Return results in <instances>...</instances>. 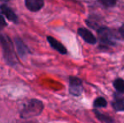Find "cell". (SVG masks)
Listing matches in <instances>:
<instances>
[{"label": "cell", "mask_w": 124, "mask_h": 123, "mask_svg": "<svg viewBox=\"0 0 124 123\" xmlns=\"http://www.w3.org/2000/svg\"><path fill=\"white\" fill-rule=\"evenodd\" d=\"M43 108H44V105H43L41 100H36V99L30 100L20 110V118L27 120V119L37 116L41 115Z\"/></svg>", "instance_id": "obj_1"}, {"label": "cell", "mask_w": 124, "mask_h": 123, "mask_svg": "<svg viewBox=\"0 0 124 123\" xmlns=\"http://www.w3.org/2000/svg\"><path fill=\"white\" fill-rule=\"evenodd\" d=\"M0 45L3 50V58L7 64L9 66H15L18 63V59L15 55L13 44L10 39L7 36L0 35Z\"/></svg>", "instance_id": "obj_2"}, {"label": "cell", "mask_w": 124, "mask_h": 123, "mask_svg": "<svg viewBox=\"0 0 124 123\" xmlns=\"http://www.w3.org/2000/svg\"><path fill=\"white\" fill-rule=\"evenodd\" d=\"M98 33L102 43L106 45H113L115 43V39L116 36H115V33L111 30L102 27L98 30Z\"/></svg>", "instance_id": "obj_3"}, {"label": "cell", "mask_w": 124, "mask_h": 123, "mask_svg": "<svg viewBox=\"0 0 124 123\" xmlns=\"http://www.w3.org/2000/svg\"><path fill=\"white\" fill-rule=\"evenodd\" d=\"M69 93L74 96H78L82 93L81 81L77 78L71 77L69 79Z\"/></svg>", "instance_id": "obj_4"}, {"label": "cell", "mask_w": 124, "mask_h": 123, "mask_svg": "<svg viewBox=\"0 0 124 123\" xmlns=\"http://www.w3.org/2000/svg\"><path fill=\"white\" fill-rule=\"evenodd\" d=\"M0 10H1L3 16L6 17L7 20H8L9 21L15 22V23H16L18 21V17H17L16 14L7 4H2L0 6Z\"/></svg>", "instance_id": "obj_5"}, {"label": "cell", "mask_w": 124, "mask_h": 123, "mask_svg": "<svg viewBox=\"0 0 124 123\" xmlns=\"http://www.w3.org/2000/svg\"><path fill=\"white\" fill-rule=\"evenodd\" d=\"M15 46H16V50L18 51L20 58H25L30 53L29 48L26 46V45L23 42V41L20 37L15 38Z\"/></svg>", "instance_id": "obj_6"}, {"label": "cell", "mask_w": 124, "mask_h": 123, "mask_svg": "<svg viewBox=\"0 0 124 123\" xmlns=\"http://www.w3.org/2000/svg\"><path fill=\"white\" fill-rule=\"evenodd\" d=\"M25 7L31 12H37L44 6V0H25Z\"/></svg>", "instance_id": "obj_7"}, {"label": "cell", "mask_w": 124, "mask_h": 123, "mask_svg": "<svg viewBox=\"0 0 124 123\" xmlns=\"http://www.w3.org/2000/svg\"><path fill=\"white\" fill-rule=\"evenodd\" d=\"M78 33L80 36V37L83 38L84 41H85L87 43H90V44H95L96 43V38L87 29L79 28L78 30Z\"/></svg>", "instance_id": "obj_8"}, {"label": "cell", "mask_w": 124, "mask_h": 123, "mask_svg": "<svg viewBox=\"0 0 124 123\" xmlns=\"http://www.w3.org/2000/svg\"><path fill=\"white\" fill-rule=\"evenodd\" d=\"M47 41L49 42L50 46L53 49H55L57 51H58L59 53H61L62 55L67 53V49H66L65 46L61 42H59L57 40H56L54 37H52V36H47Z\"/></svg>", "instance_id": "obj_9"}, {"label": "cell", "mask_w": 124, "mask_h": 123, "mask_svg": "<svg viewBox=\"0 0 124 123\" xmlns=\"http://www.w3.org/2000/svg\"><path fill=\"white\" fill-rule=\"evenodd\" d=\"M113 107L117 111H123L124 110V98H116L114 100L112 104Z\"/></svg>", "instance_id": "obj_10"}, {"label": "cell", "mask_w": 124, "mask_h": 123, "mask_svg": "<svg viewBox=\"0 0 124 123\" xmlns=\"http://www.w3.org/2000/svg\"><path fill=\"white\" fill-rule=\"evenodd\" d=\"M114 88L119 93L123 94L124 93V80L122 79H116L113 83Z\"/></svg>", "instance_id": "obj_11"}, {"label": "cell", "mask_w": 124, "mask_h": 123, "mask_svg": "<svg viewBox=\"0 0 124 123\" xmlns=\"http://www.w3.org/2000/svg\"><path fill=\"white\" fill-rule=\"evenodd\" d=\"M106 100H105L102 97H99L96 100H95V103H94V105L95 107H105L106 106Z\"/></svg>", "instance_id": "obj_12"}, {"label": "cell", "mask_w": 124, "mask_h": 123, "mask_svg": "<svg viewBox=\"0 0 124 123\" xmlns=\"http://www.w3.org/2000/svg\"><path fill=\"white\" fill-rule=\"evenodd\" d=\"M99 2L106 7H113L116 3V0H99Z\"/></svg>", "instance_id": "obj_13"}, {"label": "cell", "mask_w": 124, "mask_h": 123, "mask_svg": "<svg viewBox=\"0 0 124 123\" xmlns=\"http://www.w3.org/2000/svg\"><path fill=\"white\" fill-rule=\"evenodd\" d=\"M6 25H7V24H6V22H5L4 18H3V14H2L1 10H0V28L6 26Z\"/></svg>", "instance_id": "obj_14"}, {"label": "cell", "mask_w": 124, "mask_h": 123, "mask_svg": "<svg viewBox=\"0 0 124 123\" xmlns=\"http://www.w3.org/2000/svg\"><path fill=\"white\" fill-rule=\"evenodd\" d=\"M119 32H120V34L122 35V36H123L124 37V25L121 27V28H120Z\"/></svg>", "instance_id": "obj_15"}, {"label": "cell", "mask_w": 124, "mask_h": 123, "mask_svg": "<svg viewBox=\"0 0 124 123\" xmlns=\"http://www.w3.org/2000/svg\"><path fill=\"white\" fill-rule=\"evenodd\" d=\"M19 123H38V122H35V121H25V122H21Z\"/></svg>", "instance_id": "obj_16"}, {"label": "cell", "mask_w": 124, "mask_h": 123, "mask_svg": "<svg viewBox=\"0 0 124 123\" xmlns=\"http://www.w3.org/2000/svg\"><path fill=\"white\" fill-rule=\"evenodd\" d=\"M2 1H8V0H2Z\"/></svg>", "instance_id": "obj_17"}]
</instances>
